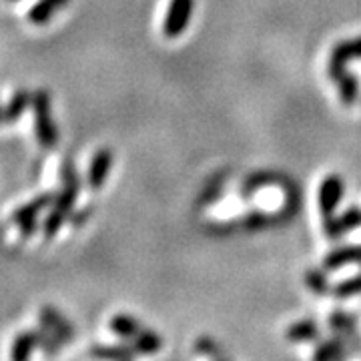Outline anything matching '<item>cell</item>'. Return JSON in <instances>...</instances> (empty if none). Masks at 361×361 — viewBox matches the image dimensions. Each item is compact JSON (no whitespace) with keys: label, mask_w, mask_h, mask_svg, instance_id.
I'll return each mask as SVG.
<instances>
[{"label":"cell","mask_w":361,"mask_h":361,"mask_svg":"<svg viewBox=\"0 0 361 361\" xmlns=\"http://www.w3.org/2000/svg\"><path fill=\"white\" fill-rule=\"evenodd\" d=\"M61 179H63V191L54 197L51 213L42 223V233L47 239L56 237V233L61 231L65 221L71 217V211L75 209V203H77L78 191H80V177L75 167V161L66 159L61 165Z\"/></svg>","instance_id":"1"},{"label":"cell","mask_w":361,"mask_h":361,"mask_svg":"<svg viewBox=\"0 0 361 361\" xmlns=\"http://www.w3.org/2000/svg\"><path fill=\"white\" fill-rule=\"evenodd\" d=\"M56 11H61V8H59L54 2H51V0H39V2L28 11V20L37 26L47 25L52 16L56 14Z\"/></svg>","instance_id":"18"},{"label":"cell","mask_w":361,"mask_h":361,"mask_svg":"<svg viewBox=\"0 0 361 361\" xmlns=\"http://www.w3.org/2000/svg\"><path fill=\"white\" fill-rule=\"evenodd\" d=\"M305 281H307V287L313 289V293H327L331 287H329V281H327V277H325V273L323 271L313 269L310 271L307 275H305Z\"/></svg>","instance_id":"22"},{"label":"cell","mask_w":361,"mask_h":361,"mask_svg":"<svg viewBox=\"0 0 361 361\" xmlns=\"http://www.w3.org/2000/svg\"><path fill=\"white\" fill-rule=\"evenodd\" d=\"M349 263H361V245H349V247H337L327 257L323 259L325 269L337 271L345 267Z\"/></svg>","instance_id":"8"},{"label":"cell","mask_w":361,"mask_h":361,"mask_svg":"<svg viewBox=\"0 0 361 361\" xmlns=\"http://www.w3.org/2000/svg\"><path fill=\"white\" fill-rule=\"evenodd\" d=\"M331 293L337 297V299H348V297L360 295L361 293V273L355 275V277H349V279H343L337 285L331 287Z\"/></svg>","instance_id":"20"},{"label":"cell","mask_w":361,"mask_h":361,"mask_svg":"<svg viewBox=\"0 0 361 361\" xmlns=\"http://www.w3.org/2000/svg\"><path fill=\"white\" fill-rule=\"evenodd\" d=\"M89 215H90V209H82V211H78V213H73V217H68V219H71V223H73V225L80 227L85 221L89 219Z\"/></svg>","instance_id":"25"},{"label":"cell","mask_w":361,"mask_h":361,"mask_svg":"<svg viewBox=\"0 0 361 361\" xmlns=\"http://www.w3.org/2000/svg\"><path fill=\"white\" fill-rule=\"evenodd\" d=\"M90 355L97 360H133L137 351L133 345H94Z\"/></svg>","instance_id":"13"},{"label":"cell","mask_w":361,"mask_h":361,"mask_svg":"<svg viewBox=\"0 0 361 361\" xmlns=\"http://www.w3.org/2000/svg\"><path fill=\"white\" fill-rule=\"evenodd\" d=\"M313 355H315V360H341L343 355H348V351L341 341L331 339V341H322Z\"/></svg>","instance_id":"19"},{"label":"cell","mask_w":361,"mask_h":361,"mask_svg":"<svg viewBox=\"0 0 361 361\" xmlns=\"http://www.w3.org/2000/svg\"><path fill=\"white\" fill-rule=\"evenodd\" d=\"M337 87H339V97H341V101L343 104H353L355 103V99H357V94H360V82H357V78L353 77L349 71H345L341 77L336 80Z\"/></svg>","instance_id":"16"},{"label":"cell","mask_w":361,"mask_h":361,"mask_svg":"<svg viewBox=\"0 0 361 361\" xmlns=\"http://www.w3.org/2000/svg\"><path fill=\"white\" fill-rule=\"evenodd\" d=\"M52 201H54V193L39 195V197H35L30 203L18 207V209L13 213V221L16 223V225H23V223H26V221H35L37 217H39L40 211H44L47 207L52 205Z\"/></svg>","instance_id":"9"},{"label":"cell","mask_w":361,"mask_h":361,"mask_svg":"<svg viewBox=\"0 0 361 361\" xmlns=\"http://www.w3.org/2000/svg\"><path fill=\"white\" fill-rule=\"evenodd\" d=\"M339 223L343 227V231H351L361 225V209L360 207H349L348 211L339 217Z\"/></svg>","instance_id":"23"},{"label":"cell","mask_w":361,"mask_h":361,"mask_svg":"<svg viewBox=\"0 0 361 361\" xmlns=\"http://www.w3.org/2000/svg\"><path fill=\"white\" fill-rule=\"evenodd\" d=\"M37 334H39V348L47 353V355H56L59 351H61V345H63V341L59 339V337L52 334L51 329H37Z\"/></svg>","instance_id":"21"},{"label":"cell","mask_w":361,"mask_h":361,"mask_svg":"<svg viewBox=\"0 0 361 361\" xmlns=\"http://www.w3.org/2000/svg\"><path fill=\"white\" fill-rule=\"evenodd\" d=\"M111 169H113V151L109 147L99 149L92 157V161H90L89 175H87L90 191H101L103 189L109 175H111Z\"/></svg>","instance_id":"6"},{"label":"cell","mask_w":361,"mask_h":361,"mask_svg":"<svg viewBox=\"0 0 361 361\" xmlns=\"http://www.w3.org/2000/svg\"><path fill=\"white\" fill-rule=\"evenodd\" d=\"M287 339L289 341H315V339H319V327H317V323L310 322V319L297 322L289 325Z\"/></svg>","instance_id":"15"},{"label":"cell","mask_w":361,"mask_h":361,"mask_svg":"<svg viewBox=\"0 0 361 361\" xmlns=\"http://www.w3.org/2000/svg\"><path fill=\"white\" fill-rule=\"evenodd\" d=\"M51 2H54V4H56L59 8H65V6L68 4V2H71V0H51Z\"/></svg>","instance_id":"26"},{"label":"cell","mask_w":361,"mask_h":361,"mask_svg":"<svg viewBox=\"0 0 361 361\" xmlns=\"http://www.w3.org/2000/svg\"><path fill=\"white\" fill-rule=\"evenodd\" d=\"M18 229H20V237L23 239H30L35 233L39 231V221H26L23 225H18Z\"/></svg>","instance_id":"24"},{"label":"cell","mask_w":361,"mask_h":361,"mask_svg":"<svg viewBox=\"0 0 361 361\" xmlns=\"http://www.w3.org/2000/svg\"><path fill=\"white\" fill-rule=\"evenodd\" d=\"M11 2H16V0H11Z\"/></svg>","instance_id":"28"},{"label":"cell","mask_w":361,"mask_h":361,"mask_svg":"<svg viewBox=\"0 0 361 361\" xmlns=\"http://www.w3.org/2000/svg\"><path fill=\"white\" fill-rule=\"evenodd\" d=\"M133 348H135L137 353L151 355V353H157L159 349L163 348V339L157 336L155 331H151V329H145V327H142L141 331L137 334V337L133 339Z\"/></svg>","instance_id":"14"},{"label":"cell","mask_w":361,"mask_h":361,"mask_svg":"<svg viewBox=\"0 0 361 361\" xmlns=\"http://www.w3.org/2000/svg\"><path fill=\"white\" fill-rule=\"evenodd\" d=\"M35 348H39V334H37V329H32V331H23L20 336L14 339L11 357L16 361L28 360Z\"/></svg>","instance_id":"12"},{"label":"cell","mask_w":361,"mask_h":361,"mask_svg":"<svg viewBox=\"0 0 361 361\" xmlns=\"http://www.w3.org/2000/svg\"><path fill=\"white\" fill-rule=\"evenodd\" d=\"M32 103V92L26 89H18L13 94V99L4 104V125H13L16 123L26 109Z\"/></svg>","instance_id":"10"},{"label":"cell","mask_w":361,"mask_h":361,"mask_svg":"<svg viewBox=\"0 0 361 361\" xmlns=\"http://www.w3.org/2000/svg\"><path fill=\"white\" fill-rule=\"evenodd\" d=\"M39 319L42 322V325H44L47 329H51L52 334L59 337L63 343L75 339V327L71 325V322H68L59 310H54L51 305H44V307L39 311Z\"/></svg>","instance_id":"7"},{"label":"cell","mask_w":361,"mask_h":361,"mask_svg":"<svg viewBox=\"0 0 361 361\" xmlns=\"http://www.w3.org/2000/svg\"><path fill=\"white\" fill-rule=\"evenodd\" d=\"M109 327H111V331L115 334L116 337H121V339H135L137 334L142 329V325L135 317H130V315H125V313H118L115 315L111 323H109Z\"/></svg>","instance_id":"11"},{"label":"cell","mask_w":361,"mask_h":361,"mask_svg":"<svg viewBox=\"0 0 361 361\" xmlns=\"http://www.w3.org/2000/svg\"><path fill=\"white\" fill-rule=\"evenodd\" d=\"M0 125H4V106L0 104Z\"/></svg>","instance_id":"27"},{"label":"cell","mask_w":361,"mask_h":361,"mask_svg":"<svg viewBox=\"0 0 361 361\" xmlns=\"http://www.w3.org/2000/svg\"><path fill=\"white\" fill-rule=\"evenodd\" d=\"M331 325H334V329H336L339 336H348L351 337L355 343H360V339L355 336L357 322H355L353 315H349L345 311H336V313L331 315Z\"/></svg>","instance_id":"17"},{"label":"cell","mask_w":361,"mask_h":361,"mask_svg":"<svg viewBox=\"0 0 361 361\" xmlns=\"http://www.w3.org/2000/svg\"><path fill=\"white\" fill-rule=\"evenodd\" d=\"M351 61H361V37L360 39L341 40L339 44L334 47L331 56H329V65H327V75L337 80L348 71V63H351Z\"/></svg>","instance_id":"4"},{"label":"cell","mask_w":361,"mask_h":361,"mask_svg":"<svg viewBox=\"0 0 361 361\" xmlns=\"http://www.w3.org/2000/svg\"><path fill=\"white\" fill-rule=\"evenodd\" d=\"M32 115H35V133L37 141L44 149H54L59 145V127L54 125L51 115V94L47 89L32 92Z\"/></svg>","instance_id":"2"},{"label":"cell","mask_w":361,"mask_h":361,"mask_svg":"<svg viewBox=\"0 0 361 361\" xmlns=\"http://www.w3.org/2000/svg\"><path fill=\"white\" fill-rule=\"evenodd\" d=\"M343 197V180L339 175H327L319 187V211L323 221L336 217V209Z\"/></svg>","instance_id":"5"},{"label":"cell","mask_w":361,"mask_h":361,"mask_svg":"<svg viewBox=\"0 0 361 361\" xmlns=\"http://www.w3.org/2000/svg\"><path fill=\"white\" fill-rule=\"evenodd\" d=\"M193 6L195 0H171L165 23H163V32L167 39H177L187 30L191 14H193Z\"/></svg>","instance_id":"3"}]
</instances>
